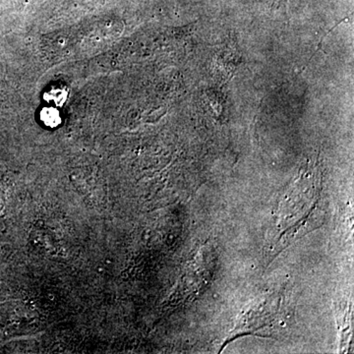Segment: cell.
I'll use <instances>...</instances> for the list:
<instances>
[{
    "label": "cell",
    "instance_id": "1",
    "mask_svg": "<svg viewBox=\"0 0 354 354\" xmlns=\"http://www.w3.org/2000/svg\"><path fill=\"white\" fill-rule=\"evenodd\" d=\"M41 120H43L44 124L48 125V127H57L60 123L59 113L55 109H44L43 113H41Z\"/></svg>",
    "mask_w": 354,
    "mask_h": 354
}]
</instances>
